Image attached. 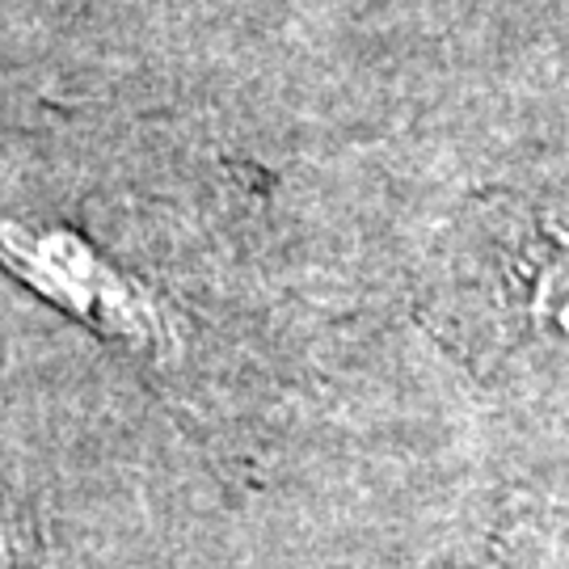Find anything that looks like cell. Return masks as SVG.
<instances>
[{"label": "cell", "mask_w": 569, "mask_h": 569, "mask_svg": "<svg viewBox=\"0 0 569 569\" xmlns=\"http://www.w3.org/2000/svg\"><path fill=\"white\" fill-rule=\"evenodd\" d=\"M0 258L47 305L63 308L68 317L98 329L102 338H114L143 355H164L178 342V326L169 308L157 300V291L114 262H106L77 232L4 224Z\"/></svg>", "instance_id": "cell-1"}, {"label": "cell", "mask_w": 569, "mask_h": 569, "mask_svg": "<svg viewBox=\"0 0 569 569\" xmlns=\"http://www.w3.org/2000/svg\"><path fill=\"white\" fill-rule=\"evenodd\" d=\"M515 300L528 326L569 346V220H545L515 262Z\"/></svg>", "instance_id": "cell-2"}]
</instances>
